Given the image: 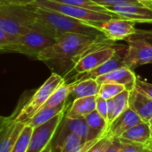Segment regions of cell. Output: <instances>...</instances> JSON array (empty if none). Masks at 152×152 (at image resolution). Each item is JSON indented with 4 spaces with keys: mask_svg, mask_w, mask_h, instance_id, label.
<instances>
[{
    "mask_svg": "<svg viewBox=\"0 0 152 152\" xmlns=\"http://www.w3.org/2000/svg\"><path fill=\"white\" fill-rule=\"evenodd\" d=\"M116 45L105 35L91 37L77 33H64L59 36L53 45L42 50L36 59L45 63L53 72L64 78L76 62L86 54Z\"/></svg>",
    "mask_w": 152,
    "mask_h": 152,
    "instance_id": "cell-1",
    "label": "cell"
},
{
    "mask_svg": "<svg viewBox=\"0 0 152 152\" xmlns=\"http://www.w3.org/2000/svg\"><path fill=\"white\" fill-rule=\"evenodd\" d=\"M34 10L37 18L53 30L58 37L64 33H77L91 37L104 35L95 26L59 12L36 6H34Z\"/></svg>",
    "mask_w": 152,
    "mask_h": 152,
    "instance_id": "cell-2",
    "label": "cell"
},
{
    "mask_svg": "<svg viewBox=\"0 0 152 152\" xmlns=\"http://www.w3.org/2000/svg\"><path fill=\"white\" fill-rule=\"evenodd\" d=\"M58 36L38 18L32 27L22 36L17 37L13 48L14 53L26 55L34 59L45 48L53 45Z\"/></svg>",
    "mask_w": 152,
    "mask_h": 152,
    "instance_id": "cell-3",
    "label": "cell"
},
{
    "mask_svg": "<svg viewBox=\"0 0 152 152\" xmlns=\"http://www.w3.org/2000/svg\"><path fill=\"white\" fill-rule=\"evenodd\" d=\"M37 15L34 5H0V29L7 34L19 37L34 24Z\"/></svg>",
    "mask_w": 152,
    "mask_h": 152,
    "instance_id": "cell-4",
    "label": "cell"
},
{
    "mask_svg": "<svg viewBox=\"0 0 152 152\" xmlns=\"http://www.w3.org/2000/svg\"><path fill=\"white\" fill-rule=\"evenodd\" d=\"M64 83H65V80L62 75L52 72L48 80L21 107L19 112H15L13 115L14 119L17 122L26 124L44 106L52 93Z\"/></svg>",
    "mask_w": 152,
    "mask_h": 152,
    "instance_id": "cell-5",
    "label": "cell"
},
{
    "mask_svg": "<svg viewBox=\"0 0 152 152\" xmlns=\"http://www.w3.org/2000/svg\"><path fill=\"white\" fill-rule=\"evenodd\" d=\"M33 5L36 7L54 10L63 15L71 16L72 18L81 20L92 26H95L98 29L103 23L115 17L113 15H108L98 11L87 9L84 7L69 6V5L52 1V0H34Z\"/></svg>",
    "mask_w": 152,
    "mask_h": 152,
    "instance_id": "cell-6",
    "label": "cell"
},
{
    "mask_svg": "<svg viewBox=\"0 0 152 152\" xmlns=\"http://www.w3.org/2000/svg\"><path fill=\"white\" fill-rule=\"evenodd\" d=\"M120 47L121 46L119 45L106 47L86 54L76 62L72 69L67 73V75L64 76V80L66 81L67 79L73 77L74 75L87 72L99 67L103 63L109 60Z\"/></svg>",
    "mask_w": 152,
    "mask_h": 152,
    "instance_id": "cell-7",
    "label": "cell"
},
{
    "mask_svg": "<svg viewBox=\"0 0 152 152\" xmlns=\"http://www.w3.org/2000/svg\"><path fill=\"white\" fill-rule=\"evenodd\" d=\"M128 48L124 56V64L134 70L140 65L152 63V46L145 39L132 36L126 39Z\"/></svg>",
    "mask_w": 152,
    "mask_h": 152,
    "instance_id": "cell-8",
    "label": "cell"
},
{
    "mask_svg": "<svg viewBox=\"0 0 152 152\" xmlns=\"http://www.w3.org/2000/svg\"><path fill=\"white\" fill-rule=\"evenodd\" d=\"M65 115V111L61 112L49 121L33 128L27 152H41L55 136Z\"/></svg>",
    "mask_w": 152,
    "mask_h": 152,
    "instance_id": "cell-9",
    "label": "cell"
},
{
    "mask_svg": "<svg viewBox=\"0 0 152 152\" xmlns=\"http://www.w3.org/2000/svg\"><path fill=\"white\" fill-rule=\"evenodd\" d=\"M115 17L134 21L136 23L152 24V10L139 2H128L106 7Z\"/></svg>",
    "mask_w": 152,
    "mask_h": 152,
    "instance_id": "cell-10",
    "label": "cell"
},
{
    "mask_svg": "<svg viewBox=\"0 0 152 152\" xmlns=\"http://www.w3.org/2000/svg\"><path fill=\"white\" fill-rule=\"evenodd\" d=\"M136 23L132 20L113 17L110 20L103 23L99 30L110 40L119 41L126 40L137 32L135 27Z\"/></svg>",
    "mask_w": 152,
    "mask_h": 152,
    "instance_id": "cell-11",
    "label": "cell"
},
{
    "mask_svg": "<svg viewBox=\"0 0 152 152\" xmlns=\"http://www.w3.org/2000/svg\"><path fill=\"white\" fill-rule=\"evenodd\" d=\"M125 48L124 47H120L117 51L115 52V54L107 62L103 63L101 65H99V67L87 72H83L81 74H77V75H74L73 77L71 78L72 82H76V81H80V80H84V79H97L99 76H102L106 73H108L114 70H116L122 66H124V56L121 54V50Z\"/></svg>",
    "mask_w": 152,
    "mask_h": 152,
    "instance_id": "cell-12",
    "label": "cell"
},
{
    "mask_svg": "<svg viewBox=\"0 0 152 152\" xmlns=\"http://www.w3.org/2000/svg\"><path fill=\"white\" fill-rule=\"evenodd\" d=\"M140 123H142L140 117L131 108H127L111 124H108L106 132L109 136L116 139L119 138L127 130Z\"/></svg>",
    "mask_w": 152,
    "mask_h": 152,
    "instance_id": "cell-13",
    "label": "cell"
},
{
    "mask_svg": "<svg viewBox=\"0 0 152 152\" xmlns=\"http://www.w3.org/2000/svg\"><path fill=\"white\" fill-rule=\"evenodd\" d=\"M129 108L134 111L142 122L148 123L152 117V99L136 88L130 91Z\"/></svg>",
    "mask_w": 152,
    "mask_h": 152,
    "instance_id": "cell-14",
    "label": "cell"
},
{
    "mask_svg": "<svg viewBox=\"0 0 152 152\" xmlns=\"http://www.w3.org/2000/svg\"><path fill=\"white\" fill-rule=\"evenodd\" d=\"M96 80L99 84L105 83H114L124 85L126 90L132 91L135 88L137 76L133 72V70L128 68L127 66H122L108 73L99 76Z\"/></svg>",
    "mask_w": 152,
    "mask_h": 152,
    "instance_id": "cell-15",
    "label": "cell"
},
{
    "mask_svg": "<svg viewBox=\"0 0 152 152\" xmlns=\"http://www.w3.org/2000/svg\"><path fill=\"white\" fill-rule=\"evenodd\" d=\"M63 126L61 129V132L59 133V139L60 141L64 135H66L68 132H72L79 136L84 142L88 141L89 139V126L84 117H79V118H71L67 117L64 115V117L62 121ZM58 141V142H59Z\"/></svg>",
    "mask_w": 152,
    "mask_h": 152,
    "instance_id": "cell-16",
    "label": "cell"
},
{
    "mask_svg": "<svg viewBox=\"0 0 152 152\" xmlns=\"http://www.w3.org/2000/svg\"><path fill=\"white\" fill-rule=\"evenodd\" d=\"M14 116V115H13ZM25 124L13 119L0 132V152H11Z\"/></svg>",
    "mask_w": 152,
    "mask_h": 152,
    "instance_id": "cell-17",
    "label": "cell"
},
{
    "mask_svg": "<svg viewBox=\"0 0 152 152\" xmlns=\"http://www.w3.org/2000/svg\"><path fill=\"white\" fill-rule=\"evenodd\" d=\"M98 96L79 98L72 100V103L65 113V116L71 118L86 117L89 114L96 110Z\"/></svg>",
    "mask_w": 152,
    "mask_h": 152,
    "instance_id": "cell-18",
    "label": "cell"
},
{
    "mask_svg": "<svg viewBox=\"0 0 152 152\" xmlns=\"http://www.w3.org/2000/svg\"><path fill=\"white\" fill-rule=\"evenodd\" d=\"M70 97L72 98V100L91 96H98L99 92L100 84L96 79H84L70 83Z\"/></svg>",
    "mask_w": 152,
    "mask_h": 152,
    "instance_id": "cell-19",
    "label": "cell"
},
{
    "mask_svg": "<svg viewBox=\"0 0 152 152\" xmlns=\"http://www.w3.org/2000/svg\"><path fill=\"white\" fill-rule=\"evenodd\" d=\"M117 139L148 146L152 141L150 126L148 123L142 122L127 130Z\"/></svg>",
    "mask_w": 152,
    "mask_h": 152,
    "instance_id": "cell-20",
    "label": "cell"
},
{
    "mask_svg": "<svg viewBox=\"0 0 152 152\" xmlns=\"http://www.w3.org/2000/svg\"><path fill=\"white\" fill-rule=\"evenodd\" d=\"M129 93L130 91L125 90L107 100V124H111L117 116L129 108Z\"/></svg>",
    "mask_w": 152,
    "mask_h": 152,
    "instance_id": "cell-21",
    "label": "cell"
},
{
    "mask_svg": "<svg viewBox=\"0 0 152 152\" xmlns=\"http://www.w3.org/2000/svg\"><path fill=\"white\" fill-rule=\"evenodd\" d=\"M89 126V140H93L101 137L107 131V122L97 112V110L84 117Z\"/></svg>",
    "mask_w": 152,
    "mask_h": 152,
    "instance_id": "cell-22",
    "label": "cell"
},
{
    "mask_svg": "<svg viewBox=\"0 0 152 152\" xmlns=\"http://www.w3.org/2000/svg\"><path fill=\"white\" fill-rule=\"evenodd\" d=\"M67 108V104H62L60 106L57 107H44L39 109L25 124H28L31 127H37L48 121H49L50 119H52L53 117H55L56 115L60 114L63 111H65Z\"/></svg>",
    "mask_w": 152,
    "mask_h": 152,
    "instance_id": "cell-23",
    "label": "cell"
},
{
    "mask_svg": "<svg viewBox=\"0 0 152 152\" xmlns=\"http://www.w3.org/2000/svg\"><path fill=\"white\" fill-rule=\"evenodd\" d=\"M85 142L76 134L68 132L58 142L59 152H82Z\"/></svg>",
    "mask_w": 152,
    "mask_h": 152,
    "instance_id": "cell-24",
    "label": "cell"
},
{
    "mask_svg": "<svg viewBox=\"0 0 152 152\" xmlns=\"http://www.w3.org/2000/svg\"><path fill=\"white\" fill-rule=\"evenodd\" d=\"M70 84L64 83L62 85H60L49 97L48 101L44 104V106L41 108L44 107H54L60 106L62 104L66 103V100L70 97ZM40 108V109H41Z\"/></svg>",
    "mask_w": 152,
    "mask_h": 152,
    "instance_id": "cell-25",
    "label": "cell"
},
{
    "mask_svg": "<svg viewBox=\"0 0 152 152\" xmlns=\"http://www.w3.org/2000/svg\"><path fill=\"white\" fill-rule=\"evenodd\" d=\"M32 131H33V127L28 124H25L20 135L18 136L17 140H15L11 152H27L29 145H30V140H31V134H32Z\"/></svg>",
    "mask_w": 152,
    "mask_h": 152,
    "instance_id": "cell-26",
    "label": "cell"
},
{
    "mask_svg": "<svg viewBox=\"0 0 152 152\" xmlns=\"http://www.w3.org/2000/svg\"><path fill=\"white\" fill-rule=\"evenodd\" d=\"M52 1L65 4V5H69V6H75V7H84V8H87V9H91V10L101 12V13L112 15L111 13L108 12V10L105 7L98 5L97 3L93 2L92 0H52Z\"/></svg>",
    "mask_w": 152,
    "mask_h": 152,
    "instance_id": "cell-27",
    "label": "cell"
},
{
    "mask_svg": "<svg viewBox=\"0 0 152 152\" xmlns=\"http://www.w3.org/2000/svg\"><path fill=\"white\" fill-rule=\"evenodd\" d=\"M126 88L124 85L114 83H105L100 84L99 96L102 99L108 100L110 99H113L119 93L125 91Z\"/></svg>",
    "mask_w": 152,
    "mask_h": 152,
    "instance_id": "cell-28",
    "label": "cell"
},
{
    "mask_svg": "<svg viewBox=\"0 0 152 152\" xmlns=\"http://www.w3.org/2000/svg\"><path fill=\"white\" fill-rule=\"evenodd\" d=\"M115 138L109 136L107 132L100 137V139L91 146L86 152H105L113 143Z\"/></svg>",
    "mask_w": 152,
    "mask_h": 152,
    "instance_id": "cell-29",
    "label": "cell"
},
{
    "mask_svg": "<svg viewBox=\"0 0 152 152\" xmlns=\"http://www.w3.org/2000/svg\"><path fill=\"white\" fill-rule=\"evenodd\" d=\"M16 37L11 36L0 29V49H5L8 53H14L13 48L16 42Z\"/></svg>",
    "mask_w": 152,
    "mask_h": 152,
    "instance_id": "cell-30",
    "label": "cell"
},
{
    "mask_svg": "<svg viewBox=\"0 0 152 152\" xmlns=\"http://www.w3.org/2000/svg\"><path fill=\"white\" fill-rule=\"evenodd\" d=\"M120 141H121L120 152H142L145 149V148L147 147L146 145H143V144L124 141V140H120Z\"/></svg>",
    "mask_w": 152,
    "mask_h": 152,
    "instance_id": "cell-31",
    "label": "cell"
},
{
    "mask_svg": "<svg viewBox=\"0 0 152 152\" xmlns=\"http://www.w3.org/2000/svg\"><path fill=\"white\" fill-rule=\"evenodd\" d=\"M135 88L152 99V83H148L146 81H143V80L137 77Z\"/></svg>",
    "mask_w": 152,
    "mask_h": 152,
    "instance_id": "cell-32",
    "label": "cell"
},
{
    "mask_svg": "<svg viewBox=\"0 0 152 152\" xmlns=\"http://www.w3.org/2000/svg\"><path fill=\"white\" fill-rule=\"evenodd\" d=\"M96 110L97 112L107 122V100L102 99L101 97L98 96L97 99V105H96Z\"/></svg>",
    "mask_w": 152,
    "mask_h": 152,
    "instance_id": "cell-33",
    "label": "cell"
},
{
    "mask_svg": "<svg viewBox=\"0 0 152 152\" xmlns=\"http://www.w3.org/2000/svg\"><path fill=\"white\" fill-rule=\"evenodd\" d=\"M93 2L97 3L99 6L102 7H111L115 6L117 4H122V3H128V2H137L136 0H92Z\"/></svg>",
    "mask_w": 152,
    "mask_h": 152,
    "instance_id": "cell-34",
    "label": "cell"
},
{
    "mask_svg": "<svg viewBox=\"0 0 152 152\" xmlns=\"http://www.w3.org/2000/svg\"><path fill=\"white\" fill-rule=\"evenodd\" d=\"M135 37H139L140 39H145L147 42H148L152 46V30H141V29H137V32Z\"/></svg>",
    "mask_w": 152,
    "mask_h": 152,
    "instance_id": "cell-35",
    "label": "cell"
},
{
    "mask_svg": "<svg viewBox=\"0 0 152 152\" xmlns=\"http://www.w3.org/2000/svg\"><path fill=\"white\" fill-rule=\"evenodd\" d=\"M34 0H0V5H19L28 6L33 4Z\"/></svg>",
    "mask_w": 152,
    "mask_h": 152,
    "instance_id": "cell-36",
    "label": "cell"
},
{
    "mask_svg": "<svg viewBox=\"0 0 152 152\" xmlns=\"http://www.w3.org/2000/svg\"><path fill=\"white\" fill-rule=\"evenodd\" d=\"M121 149V141L119 139H115L112 145L105 152H120Z\"/></svg>",
    "mask_w": 152,
    "mask_h": 152,
    "instance_id": "cell-37",
    "label": "cell"
},
{
    "mask_svg": "<svg viewBox=\"0 0 152 152\" xmlns=\"http://www.w3.org/2000/svg\"><path fill=\"white\" fill-rule=\"evenodd\" d=\"M13 115L11 116H3V115H0V132H1L5 126L13 119Z\"/></svg>",
    "mask_w": 152,
    "mask_h": 152,
    "instance_id": "cell-38",
    "label": "cell"
},
{
    "mask_svg": "<svg viewBox=\"0 0 152 152\" xmlns=\"http://www.w3.org/2000/svg\"><path fill=\"white\" fill-rule=\"evenodd\" d=\"M136 1L152 10V0H136Z\"/></svg>",
    "mask_w": 152,
    "mask_h": 152,
    "instance_id": "cell-39",
    "label": "cell"
},
{
    "mask_svg": "<svg viewBox=\"0 0 152 152\" xmlns=\"http://www.w3.org/2000/svg\"><path fill=\"white\" fill-rule=\"evenodd\" d=\"M41 152H53V145H52V142H50Z\"/></svg>",
    "mask_w": 152,
    "mask_h": 152,
    "instance_id": "cell-40",
    "label": "cell"
},
{
    "mask_svg": "<svg viewBox=\"0 0 152 152\" xmlns=\"http://www.w3.org/2000/svg\"><path fill=\"white\" fill-rule=\"evenodd\" d=\"M142 152H152V148H151L150 147L147 146V147L145 148V149H144Z\"/></svg>",
    "mask_w": 152,
    "mask_h": 152,
    "instance_id": "cell-41",
    "label": "cell"
},
{
    "mask_svg": "<svg viewBox=\"0 0 152 152\" xmlns=\"http://www.w3.org/2000/svg\"><path fill=\"white\" fill-rule=\"evenodd\" d=\"M6 53H8V51H7L5 49H0V55H1V54H6Z\"/></svg>",
    "mask_w": 152,
    "mask_h": 152,
    "instance_id": "cell-42",
    "label": "cell"
},
{
    "mask_svg": "<svg viewBox=\"0 0 152 152\" xmlns=\"http://www.w3.org/2000/svg\"><path fill=\"white\" fill-rule=\"evenodd\" d=\"M148 124L149 125H152V117H151V119L149 120V122H148Z\"/></svg>",
    "mask_w": 152,
    "mask_h": 152,
    "instance_id": "cell-43",
    "label": "cell"
},
{
    "mask_svg": "<svg viewBox=\"0 0 152 152\" xmlns=\"http://www.w3.org/2000/svg\"><path fill=\"white\" fill-rule=\"evenodd\" d=\"M150 126V132H151V140H152V125H149Z\"/></svg>",
    "mask_w": 152,
    "mask_h": 152,
    "instance_id": "cell-44",
    "label": "cell"
},
{
    "mask_svg": "<svg viewBox=\"0 0 152 152\" xmlns=\"http://www.w3.org/2000/svg\"><path fill=\"white\" fill-rule=\"evenodd\" d=\"M148 147H150V148H152V141H151V142H150V143H149V144H148Z\"/></svg>",
    "mask_w": 152,
    "mask_h": 152,
    "instance_id": "cell-45",
    "label": "cell"
},
{
    "mask_svg": "<svg viewBox=\"0 0 152 152\" xmlns=\"http://www.w3.org/2000/svg\"></svg>",
    "mask_w": 152,
    "mask_h": 152,
    "instance_id": "cell-46",
    "label": "cell"
},
{
    "mask_svg": "<svg viewBox=\"0 0 152 152\" xmlns=\"http://www.w3.org/2000/svg\"><path fill=\"white\" fill-rule=\"evenodd\" d=\"M151 64H152V63H151Z\"/></svg>",
    "mask_w": 152,
    "mask_h": 152,
    "instance_id": "cell-47",
    "label": "cell"
}]
</instances>
